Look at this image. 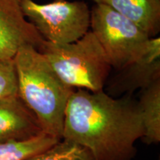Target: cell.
<instances>
[{
    "label": "cell",
    "instance_id": "11",
    "mask_svg": "<svg viewBox=\"0 0 160 160\" xmlns=\"http://www.w3.org/2000/svg\"><path fill=\"white\" fill-rule=\"evenodd\" d=\"M61 139L42 133L22 141L0 143V160H25L45 151Z\"/></svg>",
    "mask_w": 160,
    "mask_h": 160
},
{
    "label": "cell",
    "instance_id": "2",
    "mask_svg": "<svg viewBox=\"0 0 160 160\" xmlns=\"http://www.w3.org/2000/svg\"><path fill=\"white\" fill-rule=\"evenodd\" d=\"M13 60L18 96L34 113L45 133L62 139L66 106L74 88L60 79L33 46L19 48Z\"/></svg>",
    "mask_w": 160,
    "mask_h": 160
},
{
    "label": "cell",
    "instance_id": "3",
    "mask_svg": "<svg viewBox=\"0 0 160 160\" xmlns=\"http://www.w3.org/2000/svg\"><path fill=\"white\" fill-rule=\"evenodd\" d=\"M38 51L68 85L91 92L103 91L112 67L91 31L75 42L65 45L45 40Z\"/></svg>",
    "mask_w": 160,
    "mask_h": 160
},
{
    "label": "cell",
    "instance_id": "8",
    "mask_svg": "<svg viewBox=\"0 0 160 160\" xmlns=\"http://www.w3.org/2000/svg\"><path fill=\"white\" fill-rule=\"evenodd\" d=\"M42 133L37 117L19 96L0 99V143L29 139Z\"/></svg>",
    "mask_w": 160,
    "mask_h": 160
},
{
    "label": "cell",
    "instance_id": "4",
    "mask_svg": "<svg viewBox=\"0 0 160 160\" xmlns=\"http://www.w3.org/2000/svg\"><path fill=\"white\" fill-rule=\"evenodd\" d=\"M91 32L97 37L112 68L120 70L142 57L151 37L108 6L95 4L91 11Z\"/></svg>",
    "mask_w": 160,
    "mask_h": 160
},
{
    "label": "cell",
    "instance_id": "7",
    "mask_svg": "<svg viewBox=\"0 0 160 160\" xmlns=\"http://www.w3.org/2000/svg\"><path fill=\"white\" fill-rule=\"evenodd\" d=\"M111 80L108 92L112 96L145 89L160 79V39L152 37L148 50L142 57L119 70Z\"/></svg>",
    "mask_w": 160,
    "mask_h": 160
},
{
    "label": "cell",
    "instance_id": "13",
    "mask_svg": "<svg viewBox=\"0 0 160 160\" xmlns=\"http://www.w3.org/2000/svg\"><path fill=\"white\" fill-rule=\"evenodd\" d=\"M18 95V79L13 59H0V99Z\"/></svg>",
    "mask_w": 160,
    "mask_h": 160
},
{
    "label": "cell",
    "instance_id": "10",
    "mask_svg": "<svg viewBox=\"0 0 160 160\" xmlns=\"http://www.w3.org/2000/svg\"><path fill=\"white\" fill-rule=\"evenodd\" d=\"M143 128L142 139L147 144L160 142V79L142 89L137 102Z\"/></svg>",
    "mask_w": 160,
    "mask_h": 160
},
{
    "label": "cell",
    "instance_id": "6",
    "mask_svg": "<svg viewBox=\"0 0 160 160\" xmlns=\"http://www.w3.org/2000/svg\"><path fill=\"white\" fill-rule=\"evenodd\" d=\"M44 41L23 14L21 0H0V59H13L26 45L38 50Z\"/></svg>",
    "mask_w": 160,
    "mask_h": 160
},
{
    "label": "cell",
    "instance_id": "12",
    "mask_svg": "<svg viewBox=\"0 0 160 160\" xmlns=\"http://www.w3.org/2000/svg\"><path fill=\"white\" fill-rule=\"evenodd\" d=\"M25 160H96L84 146L72 140L61 139L45 151Z\"/></svg>",
    "mask_w": 160,
    "mask_h": 160
},
{
    "label": "cell",
    "instance_id": "5",
    "mask_svg": "<svg viewBox=\"0 0 160 160\" xmlns=\"http://www.w3.org/2000/svg\"><path fill=\"white\" fill-rule=\"evenodd\" d=\"M21 7L26 19L44 40L53 44L75 42L90 28L91 11L84 1L53 0L39 4L33 0H21Z\"/></svg>",
    "mask_w": 160,
    "mask_h": 160
},
{
    "label": "cell",
    "instance_id": "9",
    "mask_svg": "<svg viewBox=\"0 0 160 160\" xmlns=\"http://www.w3.org/2000/svg\"><path fill=\"white\" fill-rule=\"evenodd\" d=\"M102 4L135 24L150 37L160 31V0H91Z\"/></svg>",
    "mask_w": 160,
    "mask_h": 160
},
{
    "label": "cell",
    "instance_id": "1",
    "mask_svg": "<svg viewBox=\"0 0 160 160\" xmlns=\"http://www.w3.org/2000/svg\"><path fill=\"white\" fill-rule=\"evenodd\" d=\"M143 136L137 102L103 91L74 89L66 106L62 139L84 146L96 160H131Z\"/></svg>",
    "mask_w": 160,
    "mask_h": 160
}]
</instances>
